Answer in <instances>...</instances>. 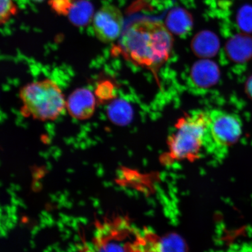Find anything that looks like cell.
<instances>
[{
	"label": "cell",
	"instance_id": "6da1fadb",
	"mask_svg": "<svg viewBox=\"0 0 252 252\" xmlns=\"http://www.w3.org/2000/svg\"><path fill=\"white\" fill-rule=\"evenodd\" d=\"M173 43L172 34L162 23L144 21L125 31L119 47L134 64L157 70L168 59Z\"/></svg>",
	"mask_w": 252,
	"mask_h": 252
},
{
	"label": "cell",
	"instance_id": "7a4b0ae2",
	"mask_svg": "<svg viewBox=\"0 0 252 252\" xmlns=\"http://www.w3.org/2000/svg\"><path fill=\"white\" fill-rule=\"evenodd\" d=\"M20 97L23 112L40 121H53L66 108L61 88L50 79L32 82L21 88Z\"/></svg>",
	"mask_w": 252,
	"mask_h": 252
},
{
	"label": "cell",
	"instance_id": "3957f363",
	"mask_svg": "<svg viewBox=\"0 0 252 252\" xmlns=\"http://www.w3.org/2000/svg\"><path fill=\"white\" fill-rule=\"evenodd\" d=\"M209 112L196 111L178 119L174 133L168 139V156L172 159L193 160L205 147Z\"/></svg>",
	"mask_w": 252,
	"mask_h": 252
},
{
	"label": "cell",
	"instance_id": "277c9868",
	"mask_svg": "<svg viewBox=\"0 0 252 252\" xmlns=\"http://www.w3.org/2000/svg\"><path fill=\"white\" fill-rule=\"evenodd\" d=\"M242 124L238 116L220 110L209 112L205 148L213 153L223 151L240 138Z\"/></svg>",
	"mask_w": 252,
	"mask_h": 252
},
{
	"label": "cell",
	"instance_id": "5b68a950",
	"mask_svg": "<svg viewBox=\"0 0 252 252\" xmlns=\"http://www.w3.org/2000/svg\"><path fill=\"white\" fill-rule=\"evenodd\" d=\"M94 29L101 42L109 43L121 35L124 19L121 11L113 5H105L94 17Z\"/></svg>",
	"mask_w": 252,
	"mask_h": 252
},
{
	"label": "cell",
	"instance_id": "8992f818",
	"mask_svg": "<svg viewBox=\"0 0 252 252\" xmlns=\"http://www.w3.org/2000/svg\"><path fill=\"white\" fill-rule=\"evenodd\" d=\"M96 96L87 88H78L66 100V108L71 117L84 121L91 118L96 108Z\"/></svg>",
	"mask_w": 252,
	"mask_h": 252
},
{
	"label": "cell",
	"instance_id": "52a82bcc",
	"mask_svg": "<svg viewBox=\"0 0 252 252\" xmlns=\"http://www.w3.org/2000/svg\"><path fill=\"white\" fill-rule=\"evenodd\" d=\"M220 71L216 63L207 59L195 63L191 68L189 81L191 87L198 90H206L218 83Z\"/></svg>",
	"mask_w": 252,
	"mask_h": 252
},
{
	"label": "cell",
	"instance_id": "ba28073f",
	"mask_svg": "<svg viewBox=\"0 0 252 252\" xmlns=\"http://www.w3.org/2000/svg\"><path fill=\"white\" fill-rule=\"evenodd\" d=\"M220 45V40L215 33L209 31H203L193 37L191 47L195 55L206 59L216 55Z\"/></svg>",
	"mask_w": 252,
	"mask_h": 252
},
{
	"label": "cell",
	"instance_id": "9c48e42d",
	"mask_svg": "<svg viewBox=\"0 0 252 252\" xmlns=\"http://www.w3.org/2000/svg\"><path fill=\"white\" fill-rule=\"evenodd\" d=\"M225 52L233 62H247L252 56V39L244 34H237L226 43Z\"/></svg>",
	"mask_w": 252,
	"mask_h": 252
},
{
	"label": "cell",
	"instance_id": "30bf717a",
	"mask_svg": "<svg viewBox=\"0 0 252 252\" xmlns=\"http://www.w3.org/2000/svg\"><path fill=\"white\" fill-rule=\"evenodd\" d=\"M166 24L171 32L181 36L191 31L193 20L191 15L186 9L175 8L169 12L166 19Z\"/></svg>",
	"mask_w": 252,
	"mask_h": 252
},
{
	"label": "cell",
	"instance_id": "8fae6325",
	"mask_svg": "<svg viewBox=\"0 0 252 252\" xmlns=\"http://www.w3.org/2000/svg\"><path fill=\"white\" fill-rule=\"evenodd\" d=\"M108 117L116 125L125 126L131 121L133 110L131 105L124 100H114L109 106Z\"/></svg>",
	"mask_w": 252,
	"mask_h": 252
},
{
	"label": "cell",
	"instance_id": "7c38bea8",
	"mask_svg": "<svg viewBox=\"0 0 252 252\" xmlns=\"http://www.w3.org/2000/svg\"><path fill=\"white\" fill-rule=\"evenodd\" d=\"M94 8L86 0H78L72 3L67 15L71 23L77 26H84L93 17Z\"/></svg>",
	"mask_w": 252,
	"mask_h": 252
},
{
	"label": "cell",
	"instance_id": "4fadbf2b",
	"mask_svg": "<svg viewBox=\"0 0 252 252\" xmlns=\"http://www.w3.org/2000/svg\"><path fill=\"white\" fill-rule=\"evenodd\" d=\"M115 87L111 81H103L97 84L95 96L100 102L109 101L115 96Z\"/></svg>",
	"mask_w": 252,
	"mask_h": 252
},
{
	"label": "cell",
	"instance_id": "5bb4252c",
	"mask_svg": "<svg viewBox=\"0 0 252 252\" xmlns=\"http://www.w3.org/2000/svg\"><path fill=\"white\" fill-rule=\"evenodd\" d=\"M1 11H0V21L1 24L6 23L12 16L17 13V8L13 2V0H1Z\"/></svg>",
	"mask_w": 252,
	"mask_h": 252
},
{
	"label": "cell",
	"instance_id": "9a60e30c",
	"mask_svg": "<svg viewBox=\"0 0 252 252\" xmlns=\"http://www.w3.org/2000/svg\"><path fill=\"white\" fill-rule=\"evenodd\" d=\"M238 24L242 30L250 31L252 29V11L248 7L241 9L238 14Z\"/></svg>",
	"mask_w": 252,
	"mask_h": 252
},
{
	"label": "cell",
	"instance_id": "2e32d148",
	"mask_svg": "<svg viewBox=\"0 0 252 252\" xmlns=\"http://www.w3.org/2000/svg\"><path fill=\"white\" fill-rule=\"evenodd\" d=\"M74 0H49V4L58 14H68Z\"/></svg>",
	"mask_w": 252,
	"mask_h": 252
},
{
	"label": "cell",
	"instance_id": "e0dca14e",
	"mask_svg": "<svg viewBox=\"0 0 252 252\" xmlns=\"http://www.w3.org/2000/svg\"><path fill=\"white\" fill-rule=\"evenodd\" d=\"M245 91L248 97L252 100V75L248 79L246 83Z\"/></svg>",
	"mask_w": 252,
	"mask_h": 252
}]
</instances>
